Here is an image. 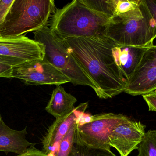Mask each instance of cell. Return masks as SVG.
Listing matches in <instances>:
<instances>
[{"label":"cell","instance_id":"obj_1","mask_svg":"<svg viewBox=\"0 0 156 156\" xmlns=\"http://www.w3.org/2000/svg\"><path fill=\"white\" fill-rule=\"evenodd\" d=\"M96 88L100 99L112 98L124 92L128 84L114 53L116 45L107 37L62 38Z\"/></svg>","mask_w":156,"mask_h":156},{"label":"cell","instance_id":"obj_2","mask_svg":"<svg viewBox=\"0 0 156 156\" xmlns=\"http://www.w3.org/2000/svg\"><path fill=\"white\" fill-rule=\"evenodd\" d=\"M112 18L74 0L55 10L49 28L61 38L104 37Z\"/></svg>","mask_w":156,"mask_h":156},{"label":"cell","instance_id":"obj_3","mask_svg":"<svg viewBox=\"0 0 156 156\" xmlns=\"http://www.w3.org/2000/svg\"><path fill=\"white\" fill-rule=\"evenodd\" d=\"M105 36L123 46H147L154 45L156 38L155 23L145 0L133 10L114 16Z\"/></svg>","mask_w":156,"mask_h":156},{"label":"cell","instance_id":"obj_4","mask_svg":"<svg viewBox=\"0 0 156 156\" xmlns=\"http://www.w3.org/2000/svg\"><path fill=\"white\" fill-rule=\"evenodd\" d=\"M53 0H14L0 26V37H17L48 25L55 12Z\"/></svg>","mask_w":156,"mask_h":156},{"label":"cell","instance_id":"obj_5","mask_svg":"<svg viewBox=\"0 0 156 156\" xmlns=\"http://www.w3.org/2000/svg\"><path fill=\"white\" fill-rule=\"evenodd\" d=\"M34 34V40L44 45V60L55 66L74 85L89 86L96 92L94 83L68 51L62 38L51 31L48 25Z\"/></svg>","mask_w":156,"mask_h":156},{"label":"cell","instance_id":"obj_6","mask_svg":"<svg viewBox=\"0 0 156 156\" xmlns=\"http://www.w3.org/2000/svg\"><path fill=\"white\" fill-rule=\"evenodd\" d=\"M125 115L103 113L89 117L88 122L78 123L76 142L91 147L110 150L109 136Z\"/></svg>","mask_w":156,"mask_h":156},{"label":"cell","instance_id":"obj_7","mask_svg":"<svg viewBox=\"0 0 156 156\" xmlns=\"http://www.w3.org/2000/svg\"><path fill=\"white\" fill-rule=\"evenodd\" d=\"M44 45L24 35L0 37V61L16 67L27 62L43 60Z\"/></svg>","mask_w":156,"mask_h":156},{"label":"cell","instance_id":"obj_8","mask_svg":"<svg viewBox=\"0 0 156 156\" xmlns=\"http://www.w3.org/2000/svg\"><path fill=\"white\" fill-rule=\"evenodd\" d=\"M12 77L19 79L28 85L57 86L70 82L69 79L61 71L44 59L13 67Z\"/></svg>","mask_w":156,"mask_h":156},{"label":"cell","instance_id":"obj_9","mask_svg":"<svg viewBox=\"0 0 156 156\" xmlns=\"http://www.w3.org/2000/svg\"><path fill=\"white\" fill-rule=\"evenodd\" d=\"M146 125L126 117L118 123L109 136V144L121 156H128L137 149L145 134Z\"/></svg>","mask_w":156,"mask_h":156},{"label":"cell","instance_id":"obj_10","mask_svg":"<svg viewBox=\"0 0 156 156\" xmlns=\"http://www.w3.org/2000/svg\"><path fill=\"white\" fill-rule=\"evenodd\" d=\"M156 91V45L152 46L132 76L124 92L133 95H144Z\"/></svg>","mask_w":156,"mask_h":156},{"label":"cell","instance_id":"obj_11","mask_svg":"<svg viewBox=\"0 0 156 156\" xmlns=\"http://www.w3.org/2000/svg\"><path fill=\"white\" fill-rule=\"evenodd\" d=\"M88 105V103H81L66 116L56 119L43 139V152L49 156H55L60 142L72 126L80 121Z\"/></svg>","mask_w":156,"mask_h":156},{"label":"cell","instance_id":"obj_12","mask_svg":"<svg viewBox=\"0 0 156 156\" xmlns=\"http://www.w3.org/2000/svg\"><path fill=\"white\" fill-rule=\"evenodd\" d=\"M153 45L139 47L123 46L117 44L115 45L114 48L115 58L128 82L145 52Z\"/></svg>","mask_w":156,"mask_h":156},{"label":"cell","instance_id":"obj_13","mask_svg":"<svg viewBox=\"0 0 156 156\" xmlns=\"http://www.w3.org/2000/svg\"><path fill=\"white\" fill-rule=\"evenodd\" d=\"M27 127L22 131L11 129L0 116V152L21 154L35 144L28 142L26 138Z\"/></svg>","mask_w":156,"mask_h":156},{"label":"cell","instance_id":"obj_14","mask_svg":"<svg viewBox=\"0 0 156 156\" xmlns=\"http://www.w3.org/2000/svg\"><path fill=\"white\" fill-rule=\"evenodd\" d=\"M76 97L66 91L61 85L54 90L51 99L45 108L48 113L56 118L64 117L75 109Z\"/></svg>","mask_w":156,"mask_h":156},{"label":"cell","instance_id":"obj_15","mask_svg":"<svg viewBox=\"0 0 156 156\" xmlns=\"http://www.w3.org/2000/svg\"><path fill=\"white\" fill-rule=\"evenodd\" d=\"M137 150V156H156V130L145 132Z\"/></svg>","mask_w":156,"mask_h":156},{"label":"cell","instance_id":"obj_16","mask_svg":"<svg viewBox=\"0 0 156 156\" xmlns=\"http://www.w3.org/2000/svg\"><path fill=\"white\" fill-rule=\"evenodd\" d=\"M79 122L72 126L62 139L55 156H72V150L76 143L77 126Z\"/></svg>","mask_w":156,"mask_h":156},{"label":"cell","instance_id":"obj_17","mask_svg":"<svg viewBox=\"0 0 156 156\" xmlns=\"http://www.w3.org/2000/svg\"><path fill=\"white\" fill-rule=\"evenodd\" d=\"M72 156H117L111 150L91 147L76 142L72 150Z\"/></svg>","mask_w":156,"mask_h":156},{"label":"cell","instance_id":"obj_18","mask_svg":"<svg viewBox=\"0 0 156 156\" xmlns=\"http://www.w3.org/2000/svg\"><path fill=\"white\" fill-rule=\"evenodd\" d=\"M89 8L113 17L114 16L115 0H81Z\"/></svg>","mask_w":156,"mask_h":156},{"label":"cell","instance_id":"obj_19","mask_svg":"<svg viewBox=\"0 0 156 156\" xmlns=\"http://www.w3.org/2000/svg\"><path fill=\"white\" fill-rule=\"evenodd\" d=\"M141 1L142 0H115L114 16L123 14L133 10L140 4Z\"/></svg>","mask_w":156,"mask_h":156},{"label":"cell","instance_id":"obj_20","mask_svg":"<svg viewBox=\"0 0 156 156\" xmlns=\"http://www.w3.org/2000/svg\"><path fill=\"white\" fill-rule=\"evenodd\" d=\"M14 0L0 1V26L5 19V16Z\"/></svg>","mask_w":156,"mask_h":156},{"label":"cell","instance_id":"obj_21","mask_svg":"<svg viewBox=\"0 0 156 156\" xmlns=\"http://www.w3.org/2000/svg\"><path fill=\"white\" fill-rule=\"evenodd\" d=\"M143 97L148 106L149 111L156 112V91L143 95Z\"/></svg>","mask_w":156,"mask_h":156},{"label":"cell","instance_id":"obj_22","mask_svg":"<svg viewBox=\"0 0 156 156\" xmlns=\"http://www.w3.org/2000/svg\"><path fill=\"white\" fill-rule=\"evenodd\" d=\"M13 68L9 64L0 62V78H12Z\"/></svg>","mask_w":156,"mask_h":156},{"label":"cell","instance_id":"obj_23","mask_svg":"<svg viewBox=\"0 0 156 156\" xmlns=\"http://www.w3.org/2000/svg\"><path fill=\"white\" fill-rule=\"evenodd\" d=\"M16 156H49L43 151L37 149L34 146L28 148L24 153Z\"/></svg>","mask_w":156,"mask_h":156},{"label":"cell","instance_id":"obj_24","mask_svg":"<svg viewBox=\"0 0 156 156\" xmlns=\"http://www.w3.org/2000/svg\"><path fill=\"white\" fill-rule=\"evenodd\" d=\"M147 6L155 23L156 31V0H145Z\"/></svg>","mask_w":156,"mask_h":156},{"label":"cell","instance_id":"obj_25","mask_svg":"<svg viewBox=\"0 0 156 156\" xmlns=\"http://www.w3.org/2000/svg\"><path fill=\"white\" fill-rule=\"evenodd\" d=\"M0 62H1V61H0Z\"/></svg>","mask_w":156,"mask_h":156}]
</instances>
